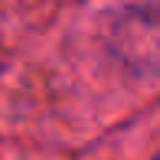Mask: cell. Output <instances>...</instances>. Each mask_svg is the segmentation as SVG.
Returning a JSON list of instances; mask_svg holds the SVG:
<instances>
[{"instance_id":"cell-1","label":"cell","mask_w":160,"mask_h":160,"mask_svg":"<svg viewBox=\"0 0 160 160\" xmlns=\"http://www.w3.org/2000/svg\"><path fill=\"white\" fill-rule=\"evenodd\" d=\"M157 160H160V154H157Z\"/></svg>"}]
</instances>
